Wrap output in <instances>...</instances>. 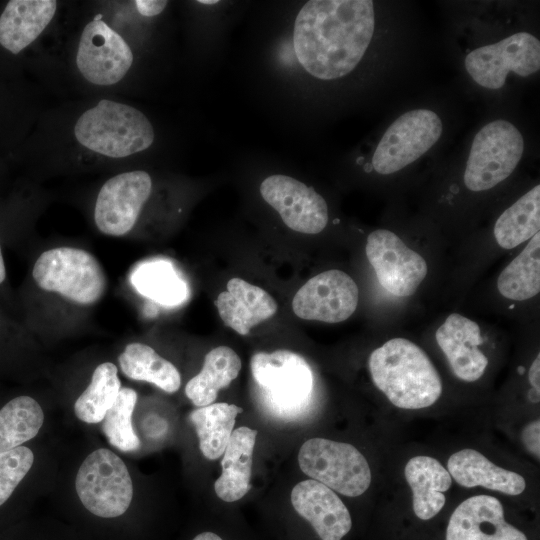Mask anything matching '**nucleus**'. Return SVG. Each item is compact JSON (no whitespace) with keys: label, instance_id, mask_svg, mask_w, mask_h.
<instances>
[{"label":"nucleus","instance_id":"obj_1","mask_svg":"<svg viewBox=\"0 0 540 540\" xmlns=\"http://www.w3.org/2000/svg\"><path fill=\"white\" fill-rule=\"evenodd\" d=\"M371 0H311L296 16L294 51L312 76L332 80L350 73L364 56L373 36Z\"/></svg>","mask_w":540,"mask_h":540},{"label":"nucleus","instance_id":"obj_2","mask_svg":"<svg viewBox=\"0 0 540 540\" xmlns=\"http://www.w3.org/2000/svg\"><path fill=\"white\" fill-rule=\"evenodd\" d=\"M375 386L402 409L434 404L442 393L441 378L425 352L410 340L394 338L369 357Z\"/></svg>","mask_w":540,"mask_h":540},{"label":"nucleus","instance_id":"obj_3","mask_svg":"<svg viewBox=\"0 0 540 540\" xmlns=\"http://www.w3.org/2000/svg\"><path fill=\"white\" fill-rule=\"evenodd\" d=\"M74 137L85 149L117 159L148 149L155 133L147 116L137 108L102 99L77 119Z\"/></svg>","mask_w":540,"mask_h":540},{"label":"nucleus","instance_id":"obj_4","mask_svg":"<svg viewBox=\"0 0 540 540\" xmlns=\"http://www.w3.org/2000/svg\"><path fill=\"white\" fill-rule=\"evenodd\" d=\"M250 366L261 404L272 417L294 420L308 408L314 380L303 357L289 350L258 352Z\"/></svg>","mask_w":540,"mask_h":540},{"label":"nucleus","instance_id":"obj_5","mask_svg":"<svg viewBox=\"0 0 540 540\" xmlns=\"http://www.w3.org/2000/svg\"><path fill=\"white\" fill-rule=\"evenodd\" d=\"M32 276L42 290L79 306L96 304L107 289V277L98 259L76 247L44 251L34 263Z\"/></svg>","mask_w":540,"mask_h":540},{"label":"nucleus","instance_id":"obj_6","mask_svg":"<svg viewBox=\"0 0 540 540\" xmlns=\"http://www.w3.org/2000/svg\"><path fill=\"white\" fill-rule=\"evenodd\" d=\"M298 463L304 474L345 496H359L371 483L366 458L348 443L311 438L301 446Z\"/></svg>","mask_w":540,"mask_h":540},{"label":"nucleus","instance_id":"obj_7","mask_svg":"<svg viewBox=\"0 0 540 540\" xmlns=\"http://www.w3.org/2000/svg\"><path fill=\"white\" fill-rule=\"evenodd\" d=\"M76 492L84 507L102 518L124 514L133 497V484L122 459L106 448L89 454L75 479Z\"/></svg>","mask_w":540,"mask_h":540},{"label":"nucleus","instance_id":"obj_8","mask_svg":"<svg viewBox=\"0 0 540 540\" xmlns=\"http://www.w3.org/2000/svg\"><path fill=\"white\" fill-rule=\"evenodd\" d=\"M524 148L520 131L505 120L485 125L474 137L464 183L472 191L493 188L505 180L519 163Z\"/></svg>","mask_w":540,"mask_h":540},{"label":"nucleus","instance_id":"obj_9","mask_svg":"<svg viewBox=\"0 0 540 540\" xmlns=\"http://www.w3.org/2000/svg\"><path fill=\"white\" fill-rule=\"evenodd\" d=\"M442 122L428 109H416L398 117L376 147L372 167L379 174L403 169L426 153L440 138Z\"/></svg>","mask_w":540,"mask_h":540},{"label":"nucleus","instance_id":"obj_10","mask_svg":"<svg viewBox=\"0 0 540 540\" xmlns=\"http://www.w3.org/2000/svg\"><path fill=\"white\" fill-rule=\"evenodd\" d=\"M133 53L124 38L97 14L82 30L76 65L91 84L109 86L120 82L130 70Z\"/></svg>","mask_w":540,"mask_h":540},{"label":"nucleus","instance_id":"obj_11","mask_svg":"<svg viewBox=\"0 0 540 540\" xmlns=\"http://www.w3.org/2000/svg\"><path fill=\"white\" fill-rule=\"evenodd\" d=\"M465 67L479 85L499 89L510 71L525 77L540 69V42L529 33H516L473 50L465 58Z\"/></svg>","mask_w":540,"mask_h":540},{"label":"nucleus","instance_id":"obj_12","mask_svg":"<svg viewBox=\"0 0 540 540\" xmlns=\"http://www.w3.org/2000/svg\"><path fill=\"white\" fill-rule=\"evenodd\" d=\"M152 179L142 170L127 171L109 178L100 188L94 207L97 229L108 236L128 234L150 197Z\"/></svg>","mask_w":540,"mask_h":540},{"label":"nucleus","instance_id":"obj_13","mask_svg":"<svg viewBox=\"0 0 540 540\" xmlns=\"http://www.w3.org/2000/svg\"><path fill=\"white\" fill-rule=\"evenodd\" d=\"M366 256L380 285L395 296L414 294L427 275L424 258L386 229L368 235Z\"/></svg>","mask_w":540,"mask_h":540},{"label":"nucleus","instance_id":"obj_14","mask_svg":"<svg viewBox=\"0 0 540 540\" xmlns=\"http://www.w3.org/2000/svg\"><path fill=\"white\" fill-rule=\"evenodd\" d=\"M359 290L355 281L341 270H327L309 279L296 292L292 308L305 320L338 323L356 310Z\"/></svg>","mask_w":540,"mask_h":540},{"label":"nucleus","instance_id":"obj_15","mask_svg":"<svg viewBox=\"0 0 540 540\" xmlns=\"http://www.w3.org/2000/svg\"><path fill=\"white\" fill-rule=\"evenodd\" d=\"M262 198L274 208L290 229L318 234L327 225L326 201L312 187L292 177L275 174L260 185Z\"/></svg>","mask_w":540,"mask_h":540},{"label":"nucleus","instance_id":"obj_16","mask_svg":"<svg viewBox=\"0 0 540 540\" xmlns=\"http://www.w3.org/2000/svg\"><path fill=\"white\" fill-rule=\"evenodd\" d=\"M446 540H527L525 534L506 522L501 502L489 495L472 496L452 513Z\"/></svg>","mask_w":540,"mask_h":540},{"label":"nucleus","instance_id":"obj_17","mask_svg":"<svg viewBox=\"0 0 540 540\" xmlns=\"http://www.w3.org/2000/svg\"><path fill=\"white\" fill-rule=\"evenodd\" d=\"M291 502L321 540H341L352 527L350 513L342 500L316 480L296 484L291 492Z\"/></svg>","mask_w":540,"mask_h":540},{"label":"nucleus","instance_id":"obj_18","mask_svg":"<svg viewBox=\"0 0 540 540\" xmlns=\"http://www.w3.org/2000/svg\"><path fill=\"white\" fill-rule=\"evenodd\" d=\"M435 337L456 377L472 382L483 375L488 359L478 348L482 337L476 322L458 313L450 314Z\"/></svg>","mask_w":540,"mask_h":540},{"label":"nucleus","instance_id":"obj_19","mask_svg":"<svg viewBox=\"0 0 540 540\" xmlns=\"http://www.w3.org/2000/svg\"><path fill=\"white\" fill-rule=\"evenodd\" d=\"M218 313L228 327L241 335L271 318L277 311L275 299L264 289L235 277L228 281L227 290L216 300Z\"/></svg>","mask_w":540,"mask_h":540},{"label":"nucleus","instance_id":"obj_20","mask_svg":"<svg viewBox=\"0 0 540 540\" xmlns=\"http://www.w3.org/2000/svg\"><path fill=\"white\" fill-rule=\"evenodd\" d=\"M55 0H11L0 15V44L18 54L33 43L54 18Z\"/></svg>","mask_w":540,"mask_h":540},{"label":"nucleus","instance_id":"obj_21","mask_svg":"<svg viewBox=\"0 0 540 540\" xmlns=\"http://www.w3.org/2000/svg\"><path fill=\"white\" fill-rule=\"evenodd\" d=\"M447 471L461 486L484 487L507 495H519L526 488L518 473L498 467L474 449H462L450 456Z\"/></svg>","mask_w":540,"mask_h":540},{"label":"nucleus","instance_id":"obj_22","mask_svg":"<svg viewBox=\"0 0 540 540\" xmlns=\"http://www.w3.org/2000/svg\"><path fill=\"white\" fill-rule=\"evenodd\" d=\"M257 431L249 427L233 430L221 461L222 472L214 484L216 495L235 502L250 490L253 452Z\"/></svg>","mask_w":540,"mask_h":540},{"label":"nucleus","instance_id":"obj_23","mask_svg":"<svg viewBox=\"0 0 540 540\" xmlns=\"http://www.w3.org/2000/svg\"><path fill=\"white\" fill-rule=\"evenodd\" d=\"M405 477L413 493V510L422 520L436 516L444 507L443 492L449 490L452 477L435 458L419 455L405 466Z\"/></svg>","mask_w":540,"mask_h":540},{"label":"nucleus","instance_id":"obj_24","mask_svg":"<svg viewBox=\"0 0 540 540\" xmlns=\"http://www.w3.org/2000/svg\"><path fill=\"white\" fill-rule=\"evenodd\" d=\"M240 369V357L233 349L216 347L206 354L201 371L186 384L185 394L197 407L210 405L219 390L238 376Z\"/></svg>","mask_w":540,"mask_h":540},{"label":"nucleus","instance_id":"obj_25","mask_svg":"<svg viewBox=\"0 0 540 540\" xmlns=\"http://www.w3.org/2000/svg\"><path fill=\"white\" fill-rule=\"evenodd\" d=\"M118 362L122 373L130 379L152 383L167 393H174L180 388L178 369L146 344H127Z\"/></svg>","mask_w":540,"mask_h":540},{"label":"nucleus","instance_id":"obj_26","mask_svg":"<svg viewBox=\"0 0 540 540\" xmlns=\"http://www.w3.org/2000/svg\"><path fill=\"white\" fill-rule=\"evenodd\" d=\"M243 409L234 404L212 403L198 407L190 415L203 456L214 460L223 455L233 432L235 419Z\"/></svg>","mask_w":540,"mask_h":540},{"label":"nucleus","instance_id":"obj_27","mask_svg":"<svg viewBox=\"0 0 540 540\" xmlns=\"http://www.w3.org/2000/svg\"><path fill=\"white\" fill-rule=\"evenodd\" d=\"M540 228V186L536 185L497 219L494 236L504 249H512L531 239Z\"/></svg>","mask_w":540,"mask_h":540},{"label":"nucleus","instance_id":"obj_28","mask_svg":"<svg viewBox=\"0 0 540 540\" xmlns=\"http://www.w3.org/2000/svg\"><path fill=\"white\" fill-rule=\"evenodd\" d=\"M497 288L504 297L523 301L540 291V233H536L500 273Z\"/></svg>","mask_w":540,"mask_h":540},{"label":"nucleus","instance_id":"obj_29","mask_svg":"<svg viewBox=\"0 0 540 540\" xmlns=\"http://www.w3.org/2000/svg\"><path fill=\"white\" fill-rule=\"evenodd\" d=\"M44 422L39 403L29 396L10 400L0 410V453L34 438Z\"/></svg>","mask_w":540,"mask_h":540},{"label":"nucleus","instance_id":"obj_30","mask_svg":"<svg viewBox=\"0 0 540 540\" xmlns=\"http://www.w3.org/2000/svg\"><path fill=\"white\" fill-rule=\"evenodd\" d=\"M120 389L116 365L111 362L98 365L88 387L74 404L75 415L88 424L100 423L114 404Z\"/></svg>","mask_w":540,"mask_h":540},{"label":"nucleus","instance_id":"obj_31","mask_svg":"<svg viewBox=\"0 0 540 540\" xmlns=\"http://www.w3.org/2000/svg\"><path fill=\"white\" fill-rule=\"evenodd\" d=\"M132 282L142 295L162 305H178L187 297L185 282L164 260L141 264L133 273Z\"/></svg>","mask_w":540,"mask_h":540},{"label":"nucleus","instance_id":"obj_32","mask_svg":"<svg viewBox=\"0 0 540 540\" xmlns=\"http://www.w3.org/2000/svg\"><path fill=\"white\" fill-rule=\"evenodd\" d=\"M137 401L135 390L124 387L106 412L102 422V430L109 443L123 452L137 450L140 440L132 426V414Z\"/></svg>","mask_w":540,"mask_h":540},{"label":"nucleus","instance_id":"obj_33","mask_svg":"<svg viewBox=\"0 0 540 540\" xmlns=\"http://www.w3.org/2000/svg\"><path fill=\"white\" fill-rule=\"evenodd\" d=\"M34 462V454L26 446L0 453V506L11 496Z\"/></svg>","mask_w":540,"mask_h":540},{"label":"nucleus","instance_id":"obj_34","mask_svg":"<svg viewBox=\"0 0 540 540\" xmlns=\"http://www.w3.org/2000/svg\"><path fill=\"white\" fill-rule=\"evenodd\" d=\"M539 420L529 423L522 432V441L525 447L539 459Z\"/></svg>","mask_w":540,"mask_h":540},{"label":"nucleus","instance_id":"obj_35","mask_svg":"<svg viewBox=\"0 0 540 540\" xmlns=\"http://www.w3.org/2000/svg\"><path fill=\"white\" fill-rule=\"evenodd\" d=\"M163 0H136L134 1L137 11L145 17H153L160 14L167 6Z\"/></svg>","mask_w":540,"mask_h":540},{"label":"nucleus","instance_id":"obj_36","mask_svg":"<svg viewBox=\"0 0 540 540\" xmlns=\"http://www.w3.org/2000/svg\"><path fill=\"white\" fill-rule=\"evenodd\" d=\"M529 381L534 388V391L539 394L540 392V358L539 354L537 355L536 359L533 361L529 373H528Z\"/></svg>","mask_w":540,"mask_h":540},{"label":"nucleus","instance_id":"obj_37","mask_svg":"<svg viewBox=\"0 0 540 540\" xmlns=\"http://www.w3.org/2000/svg\"><path fill=\"white\" fill-rule=\"evenodd\" d=\"M193 540H223V539L213 532H203L195 536Z\"/></svg>","mask_w":540,"mask_h":540},{"label":"nucleus","instance_id":"obj_38","mask_svg":"<svg viewBox=\"0 0 540 540\" xmlns=\"http://www.w3.org/2000/svg\"><path fill=\"white\" fill-rule=\"evenodd\" d=\"M6 269L4 264V259L2 256L1 246H0V284L5 280Z\"/></svg>","mask_w":540,"mask_h":540},{"label":"nucleus","instance_id":"obj_39","mask_svg":"<svg viewBox=\"0 0 540 540\" xmlns=\"http://www.w3.org/2000/svg\"><path fill=\"white\" fill-rule=\"evenodd\" d=\"M198 3L205 4V5H213L218 3L217 0H199Z\"/></svg>","mask_w":540,"mask_h":540},{"label":"nucleus","instance_id":"obj_40","mask_svg":"<svg viewBox=\"0 0 540 540\" xmlns=\"http://www.w3.org/2000/svg\"><path fill=\"white\" fill-rule=\"evenodd\" d=\"M371 169H373V167H372V165H371V164H370L369 166H368V165H367V166H365V170H366V171H370Z\"/></svg>","mask_w":540,"mask_h":540}]
</instances>
